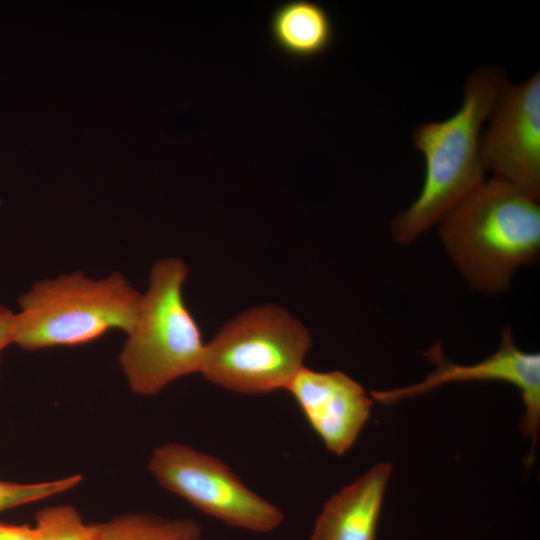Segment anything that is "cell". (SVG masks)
I'll use <instances>...</instances> for the list:
<instances>
[{
    "mask_svg": "<svg viewBox=\"0 0 540 540\" xmlns=\"http://www.w3.org/2000/svg\"><path fill=\"white\" fill-rule=\"evenodd\" d=\"M507 82L503 68H477L467 77L461 105L454 114L416 127L412 143L423 156L424 178L414 202L392 221L397 243L415 241L485 181L481 135Z\"/></svg>",
    "mask_w": 540,
    "mask_h": 540,
    "instance_id": "cell-1",
    "label": "cell"
},
{
    "mask_svg": "<svg viewBox=\"0 0 540 540\" xmlns=\"http://www.w3.org/2000/svg\"><path fill=\"white\" fill-rule=\"evenodd\" d=\"M440 237L474 290L505 291L515 271L540 252V206L516 186L485 180L439 222Z\"/></svg>",
    "mask_w": 540,
    "mask_h": 540,
    "instance_id": "cell-2",
    "label": "cell"
},
{
    "mask_svg": "<svg viewBox=\"0 0 540 540\" xmlns=\"http://www.w3.org/2000/svg\"><path fill=\"white\" fill-rule=\"evenodd\" d=\"M141 295L119 273L94 280L75 271L38 281L18 298L12 344L36 351L86 344L112 329L128 334Z\"/></svg>",
    "mask_w": 540,
    "mask_h": 540,
    "instance_id": "cell-3",
    "label": "cell"
},
{
    "mask_svg": "<svg viewBox=\"0 0 540 540\" xmlns=\"http://www.w3.org/2000/svg\"><path fill=\"white\" fill-rule=\"evenodd\" d=\"M188 267L178 258L154 263L136 321L119 355L131 390L154 395L177 378L201 373L205 346L185 305Z\"/></svg>",
    "mask_w": 540,
    "mask_h": 540,
    "instance_id": "cell-4",
    "label": "cell"
},
{
    "mask_svg": "<svg viewBox=\"0 0 540 540\" xmlns=\"http://www.w3.org/2000/svg\"><path fill=\"white\" fill-rule=\"evenodd\" d=\"M308 330L284 309L252 308L206 344L201 374L227 390L262 394L287 390L311 347Z\"/></svg>",
    "mask_w": 540,
    "mask_h": 540,
    "instance_id": "cell-5",
    "label": "cell"
},
{
    "mask_svg": "<svg viewBox=\"0 0 540 540\" xmlns=\"http://www.w3.org/2000/svg\"><path fill=\"white\" fill-rule=\"evenodd\" d=\"M148 467L163 488L229 526L269 533L284 520L278 507L248 488L215 456L168 443L155 448Z\"/></svg>",
    "mask_w": 540,
    "mask_h": 540,
    "instance_id": "cell-6",
    "label": "cell"
},
{
    "mask_svg": "<svg viewBox=\"0 0 540 540\" xmlns=\"http://www.w3.org/2000/svg\"><path fill=\"white\" fill-rule=\"evenodd\" d=\"M483 128L481 158L486 172L538 200L540 196V73L506 83Z\"/></svg>",
    "mask_w": 540,
    "mask_h": 540,
    "instance_id": "cell-7",
    "label": "cell"
},
{
    "mask_svg": "<svg viewBox=\"0 0 540 540\" xmlns=\"http://www.w3.org/2000/svg\"><path fill=\"white\" fill-rule=\"evenodd\" d=\"M426 357L435 370L416 384L385 391H371L373 401L392 404L400 400L425 394L440 386L469 381H500L516 387L525 411L520 429L532 441L527 465L532 463L540 427V355L517 347L510 327L503 329L499 348L486 359L472 364L459 365L445 358L441 345L434 344Z\"/></svg>",
    "mask_w": 540,
    "mask_h": 540,
    "instance_id": "cell-8",
    "label": "cell"
},
{
    "mask_svg": "<svg viewBox=\"0 0 540 540\" xmlns=\"http://www.w3.org/2000/svg\"><path fill=\"white\" fill-rule=\"evenodd\" d=\"M287 391L311 429L337 456L354 445L373 406L361 384L341 371L320 372L304 366Z\"/></svg>",
    "mask_w": 540,
    "mask_h": 540,
    "instance_id": "cell-9",
    "label": "cell"
},
{
    "mask_svg": "<svg viewBox=\"0 0 540 540\" xmlns=\"http://www.w3.org/2000/svg\"><path fill=\"white\" fill-rule=\"evenodd\" d=\"M391 473L390 463H379L331 496L315 522L310 540H377Z\"/></svg>",
    "mask_w": 540,
    "mask_h": 540,
    "instance_id": "cell-10",
    "label": "cell"
},
{
    "mask_svg": "<svg viewBox=\"0 0 540 540\" xmlns=\"http://www.w3.org/2000/svg\"><path fill=\"white\" fill-rule=\"evenodd\" d=\"M272 41L295 58H313L324 53L334 38V25L326 8L312 0L285 1L269 20Z\"/></svg>",
    "mask_w": 540,
    "mask_h": 540,
    "instance_id": "cell-11",
    "label": "cell"
},
{
    "mask_svg": "<svg viewBox=\"0 0 540 540\" xmlns=\"http://www.w3.org/2000/svg\"><path fill=\"white\" fill-rule=\"evenodd\" d=\"M101 540H201L202 528L191 519L126 514L101 523Z\"/></svg>",
    "mask_w": 540,
    "mask_h": 540,
    "instance_id": "cell-12",
    "label": "cell"
},
{
    "mask_svg": "<svg viewBox=\"0 0 540 540\" xmlns=\"http://www.w3.org/2000/svg\"><path fill=\"white\" fill-rule=\"evenodd\" d=\"M35 540H101V524H87L72 506L47 507L36 515Z\"/></svg>",
    "mask_w": 540,
    "mask_h": 540,
    "instance_id": "cell-13",
    "label": "cell"
},
{
    "mask_svg": "<svg viewBox=\"0 0 540 540\" xmlns=\"http://www.w3.org/2000/svg\"><path fill=\"white\" fill-rule=\"evenodd\" d=\"M81 479L79 475H71L28 484L0 481V512L63 493L77 486Z\"/></svg>",
    "mask_w": 540,
    "mask_h": 540,
    "instance_id": "cell-14",
    "label": "cell"
},
{
    "mask_svg": "<svg viewBox=\"0 0 540 540\" xmlns=\"http://www.w3.org/2000/svg\"><path fill=\"white\" fill-rule=\"evenodd\" d=\"M14 313L9 308L0 305V366L3 350L12 344V325Z\"/></svg>",
    "mask_w": 540,
    "mask_h": 540,
    "instance_id": "cell-15",
    "label": "cell"
},
{
    "mask_svg": "<svg viewBox=\"0 0 540 540\" xmlns=\"http://www.w3.org/2000/svg\"><path fill=\"white\" fill-rule=\"evenodd\" d=\"M0 540H35L34 528L0 523Z\"/></svg>",
    "mask_w": 540,
    "mask_h": 540,
    "instance_id": "cell-16",
    "label": "cell"
}]
</instances>
